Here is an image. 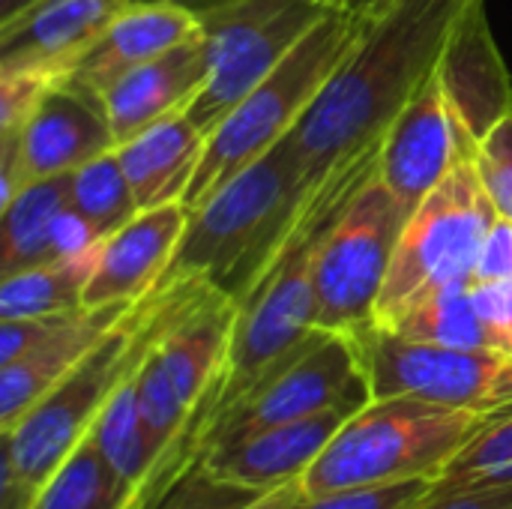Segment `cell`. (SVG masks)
Masks as SVG:
<instances>
[{"mask_svg": "<svg viewBox=\"0 0 512 509\" xmlns=\"http://www.w3.org/2000/svg\"><path fill=\"white\" fill-rule=\"evenodd\" d=\"M512 486V405L495 411L483 429L456 453L429 495Z\"/></svg>", "mask_w": 512, "mask_h": 509, "instance_id": "83f0119b", "label": "cell"}, {"mask_svg": "<svg viewBox=\"0 0 512 509\" xmlns=\"http://www.w3.org/2000/svg\"><path fill=\"white\" fill-rule=\"evenodd\" d=\"M378 153L381 144L336 168L309 192L279 255L270 261L258 285L237 303V321L210 417L228 408L237 396H243L321 333L315 324L318 249L342 210L378 171Z\"/></svg>", "mask_w": 512, "mask_h": 509, "instance_id": "7a4b0ae2", "label": "cell"}, {"mask_svg": "<svg viewBox=\"0 0 512 509\" xmlns=\"http://www.w3.org/2000/svg\"><path fill=\"white\" fill-rule=\"evenodd\" d=\"M198 33L201 21L183 9L165 3H129L78 54V60L66 69L60 81L102 99V93L114 81Z\"/></svg>", "mask_w": 512, "mask_h": 509, "instance_id": "ac0fdd59", "label": "cell"}, {"mask_svg": "<svg viewBox=\"0 0 512 509\" xmlns=\"http://www.w3.org/2000/svg\"><path fill=\"white\" fill-rule=\"evenodd\" d=\"M99 453L108 459V465L120 474L123 483L135 489V507L144 492V486L153 480L156 468L162 465V456L156 453L138 411L135 396V372L120 384V390L108 399L102 414L87 432Z\"/></svg>", "mask_w": 512, "mask_h": 509, "instance_id": "d4e9b609", "label": "cell"}, {"mask_svg": "<svg viewBox=\"0 0 512 509\" xmlns=\"http://www.w3.org/2000/svg\"><path fill=\"white\" fill-rule=\"evenodd\" d=\"M117 147L99 96L57 81L18 135L0 138V207L27 183L72 174Z\"/></svg>", "mask_w": 512, "mask_h": 509, "instance_id": "4fadbf2b", "label": "cell"}, {"mask_svg": "<svg viewBox=\"0 0 512 509\" xmlns=\"http://www.w3.org/2000/svg\"><path fill=\"white\" fill-rule=\"evenodd\" d=\"M69 204L84 219H90L102 237H111L117 228L141 213L132 183L120 165L117 147L69 174Z\"/></svg>", "mask_w": 512, "mask_h": 509, "instance_id": "f1b7e54d", "label": "cell"}, {"mask_svg": "<svg viewBox=\"0 0 512 509\" xmlns=\"http://www.w3.org/2000/svg\"><path fill=\"white\" fill-rule=\"evenodd\" d=\"M474 165L498 216L512 222V111L480 138Z\"/></svg>", "mask_w": 512, "mask_h": 509, "instance_id": "4dcf8cb0", "label": "cell"}, {"mask_svg": "<svg viewBox=\"0 0 512 509\" xmlns=\"http://www.w3.org/2000/svg\"><path fill=\"white\" fill-rule=\"evenodd\" d=\"M72 315V312H69ZM66 315H48V318H0V366L24 357L33 351L42 339L51 336V330Z\"/></svg>", "mask_w": 512, "mask_h": 509, "instance_id": "836d02e7", "label": "cell"}, {"mask_svg": "<svg viewBox=\"0 0 512 509\" xmlns=\"http://www.w3.org/2000/svg\"><path fill=\"white\" fill-rule=\"evenodd\" d=\"M300 495H303L300 483H288V486H279V489H270V492H258V495L246 498L240 507L234 509H294Z\"/></svg>", "mask_w": 512, "mask_h": 509, "instance_id": "74e56055", "label": "cell"}, {"mask_svg": "<svg viewBox=\"0 0 512 509\" xmlns=\"http://www.w3.org/2000/svg\"><path fill=\"white\" fill-rule=\"evenodd\" d=\"M63 207H69V174L33 180L0 207V276L51 261V228Z\"/></svg>", "mask_w": 512, "mask_h": 509, "instance_id": "cb8c5ba5", "label": "cell"}, {"mask_svg": "<svg viewBox=\"0 0 512 509\" xmlns=\"http://www.w3.org/2000/svg\"><path fill=\"white\" fill-rule=\"evenodd\" d=\"M57 81L39 69H0V138L18 135Z\"/></svg>", "mask_w": 512, "mask_h": 509, "instance_id": "1f68e13d", "label": "cell"}, {"mask_svg": "<svg viewBox=\"0 0 512 509\" xmlns=\"http://www.w3.org/2000/svg\"><path fill=\"white\" fill-rule=\"evenodd\" d=\"M438 78L450 105L456 108L465 129L477 138V144L512 111L510 75L492 39L483 0H474L459 18L438 63Z\"/></svg>", "mask_w": 512, "mask_h": 509, "instance_id": "ffe728a7", "label": "cell"}, {"mask_svg": "<svg viewBox=\"0 0 512 509\" xmlns=\"http://www.w3.org/2000/svg\"><path fill=\"white\" fill-rule=\"evenodd\" d=\"M498 276H512V222L504 216L495 219L483 243L474 279H498Z\"/></svg>", "mask_w": 512, "mask_h": 509, "instance_id": "d590c367", "label": "cell"}, {"mask_svg": "<svg viewBox=\"0 0 512 509\" xmlns=\"http://www.w3.org/2000/svg\"><path fill=\"white\" fill-rule=\"evenodd\" d=\"M369 381L363 375L354 336L321 330L306 348L264 375L255 387L237 396L204 426L201 453L213 444H228L264 432L270 426L294 423L345 402H369Z\"/></svg>", "mask_w": 512, "mask_h": 509, "instance_id": "8fae6325", "label": "cell"}, {"mask_svg": "<svg viewBox=\"0 0 512 509\" xmlns=\"http://www.w3.org/2000/svg\"><path fill=\"white\" fill-rule=\"evenodd\" d=\"M495 219L498 210L474 159L462 162L411 210L378 297L375 327H390L402 312L438 288L474 282Z\"/></svg>", "mask_w": 512, "mask_h": 509, "instance_id": "ba28073f", "label": "cell"}, {"mask_svg": "<svg viewBox=\"0 0 512 509\" xmlns=\"http://www.w3.org/2000/svg\"><path fill=\"white\" fill-rule=\"evenodd\" d=\"M411 210L375 171L327 231L315 264V324L327 333L357 336L375 327L402 228Z\"/></svg>", "mask_w": 512, "mask_h": 509, "instance_id": "30bf717a", "label": "cell"}, {"mask_svg": "<svg viewBox=\"0 0 512 509\" xmlns=\"http://www.w3.org/2000/svg\"><path fill=\"white\" fill-rule=\"evenodd\" d=\"M135 0H33L0 21V69L63 78L78 54Z\"/></svg>", "mask_w": 512, "mask_h": 509, "instance_id": "2e32d148", "label": "cell"}, {"mask_svg": "<svg viewBox=\"0 0 512 509\" xmlns=\"http://www.w3.org/2000/svg\"><path fill=\"white\" fill-rule=\"evenodd\" d=\"M330 3L345 9V12H351V15H357V18H372V15L384 12L396 0H330Z\"/></svg>", "mask_w": 512, "mask_h": 509, "instance_id": "ab89813d", "label": "cell"}, {"mask_svg": "<svg viewBox=\"0 0 512 509\" xmlns=\"http://www.w3.org/2000/svg\"><path fill=\"white\" fill-rule=\"evenodd\" d=\"M510 354H512V333H510Z\"/></svg>", "mask_w": 512, "mask_h": 509, "instance_id": "b9f144b4", "label": "cell"}, {"mask_svg": "<svg viewBox=\"0 0 512 509\" xmlns=\"http://www.w3.org/2000/svg\"><path fill=\"white\" fill-rule=\"evenodd\" d=\"M186 222V204H165L141 210L135 219L105 237L84 288V309L138 303L147 297L174 258Z\"/></svg>", "mask_w": 512, "mask_h": 509, "instance_id": "e0dca14e", "label": "cell"}, {"mask_svg": "<svg viewBox=\"0 0 512 509\" xmlns=\"http://www.w3.org/2000/svg\"><path fill=\"white\" fill-rule=\"evenodd\" d=\"M204 150L207 135L189 120L186 111H177L117 144L120 165L141 210L183 204L201 168Z\"/></svg>", "mask_w": 512, "mask_h": 509, "instance_id": "7402d4cb", "label": "cell"}, {"mask_svg": "<svg viewBox=\"0 0 512 509\" xmlns=\"http://www.w3.org/2000/svg\"><path fill=\"white\" fill-rule=\"evenodd\" d=\"M33 509H135V489L87 435L39 486Z\"/></svg>", "mask_w": 512, "mask_h": 509, "instance_id": "484cf974", "label": "cell"}, {"mask_svg": "<svg viewBox=\"0 0 512 509\" xmlns=\"http://www.w3.org/2000/svg\"><path fill=\"white\" fill-rule=\"evenodd\" d=\"M489 417L417 396L369 399L306 471L300 489L321 495L348 486L438 480Z\"/></svg>", "mask_w": 512, "mask_h": 509, "instance_id": "5b68a950", "label": "cell"}, {"mask_svg": "<svg viewBox=\"0 0 512 509\" xmlns=\"http://www.w3.org/2000/svg\"><path fill=\"white\" fill-rule=\"evenodd\" d=\"M474 0H396L366 27L288 144L312 186L381 144L390 123L435 75L444 48Z\"/></svg>", "mask_w": 512, "mask_h": 509, "instance_id": "6da1fadb", "label": "cell"}, {"mask_svg": "<svg viewBox=\"0 0 512 509\" xmlns=\"http://www.w3.org/2000/svg\"><path fill=\"white\" fill-rule=\"evenodd\" d=\"M354 342L372 399L417 396L477 414L512 405V354L411 342L381 327L357 333Z\"/></svg>", "mask_w": 512, "mask_h": 509, "instance_id": "7c38bea8", "label": "cell"}, {"mask_svg": "<svg viewBox=\"0 0 512 509\" xmlns=\"http://www.w3.org/2000/svg\"><path fill=\"white\" fill-rule=\"evenodd\" d=\"M474 303L486 324L507 342L510 354V333H512V276H498V279H474L471 282Z\"/></svg>", "mask_w": 512, "mask_h": 509, "instance_id": "e575fe53", "label": "cell"}, {"mask_svg": "<svg viewBox=\"0 0 512 509\" xmlns=\"http://www.w3.org/2000/svg\"><path fill=\"white\" fill-rule=\"evenodd\" d=\"M363 27L366 18L330 6L306 39L207 135L201 168L183 201L186 210L204 204L243 168L291 135L336 66L354 48Z\"/></svg>", "mask_w": 512, "mask_h": 509, "instance_id": "8992f818", "label": "cell"}, {"mask_svg": "<svg viewBox=\"0 0 512 509\" xmlns=\"http://www.w3.org/2000/svg\"><path fill=\"white\" fill-rule=\"evenodd\" d=\"M96 258L48 261L0 276V318H48L84 309V288Z\"/></svg>", "mask_w": 512, "mask_h": 509, "instance_id": "4316f807", "label": "cell"}, {"mask_svg": "<svg viewBox=\"0 0 512 509\" xmlns=\"http://www.w3.org/2000/svg\"><path fill=\"white\" fill-rule=\"evenodd\" d=\"M234 321L237 303L219 288L204 285L135 369L141 423L162 462L198 417L213 414Z\"/></svg>", "mask_w": 512, "mask_h": 509, "instance_id": "52a82bcc", "label": "cell"}, {"mask_svg": "<svg viewBox=\"0 0 512 509\" xmlns=\"http://www.w3.org/2000/svg\"><path fill=\"white\" fill-rule=\"evenodd\" d=\"M132 306L135 303L78 309L66 315L33 351L0 366V432H9L39 399H45L126 318Z\"/></svg>", "mask_w": 512, "mask_h": 509, "instance_id": "d6986e66", "label": "cell"}, {"mask_svg": "<svg viewBox=\"0 0 512 509\" xmlns=\"http://www.w3.org/2000/svg\"><path fill=\"white\" fill-rule=\"evenodd\" d=\"M135 3H165V6H174V9H183L189 15H195L198 21L210 12H219L231 3H240V0H135Z\"/></svg>", "mask_w": 512, "mask_h": 509, "instance_id": "f35d334b", "label": "cell"}, {"mask_svg": "<svg viewBox=\"0 0 512 509\" xmlns=\"http://www.w3.org/2000/svg\"><path fill=\"white\" fill-rule=\"evenodd\" d=\"M417 509H512V486L429 495Z\"/></svg>", "mask_w": 512, "mask_h": 509, "instance_id": "8d00e7d4", "label": "cell"}, {"mask_svg": "<svg viewBox=\"0 0 512 509\" xmlns=\"http://www.w3.org/2000/svg\"><path fill=\"white\" fill-rule=\"evenodd\" d=\"M330 0H240L201 18L207 81L186 108L210 135L330 12Z\"/></svg>", "mask_w": 512, "mask_h": 509, "instance_id": "9c48e42d", "label": "cell"}, {"mask_svg": "<svg viewBox=\"0 0 512 509\" xmlns=\"http://www.w3.org/2000/svg\"><path fill=\"white\" fill-rule=\"evenodd\" d=\"M105 237L93 228L90 219H84L72 204L63 207V213L54 219L51 228V261H87L96 258Z\"/></svg>", "mask_w": 512, "mask_h": 509, "instance_id": "d6a6232c", "label": "cell"}, {"mask_svg": "<svg viewBox=\"0 0 512 509\" xmlns=\"http://www.w3.org/2000/svg\"><path fill=\"white\" fill-rule=\"evenodd\" d=\"M363 405L366 402H345L294 423L270 426L240 441L213 444L201 453L198 465L210 480L249 495L300 483L336 432L348 423V417H354Z\"/></svg>", "mask_w": 512, "mask_h": 509, "instance_id": "9a60e30c", "label": "cell"}, {"mask_svg": "<svg viewBox=\"0 0 512 509\" xmlns=\"http://www.w3.org/2000/svg\"><path fill=\"white\" fill-rule=\"evenodd\" d=\"M477 156V138L465 129L435 75L414 93L381 138L378 174L384 186L414 210L462 162Z\"/></svg>", "mask_w": 512, "mask_h": 509, "instance_id": "5bb4252c", "label": "cell"}, {"mask_svg": "<svg viewBox=\"0 0 512 509\" xmlns=\"http://www.w3.org/2000/svg\"><path fill=\"white\" fill-rule=\"evenodd\" d=\"M381 330H390L411 342H426V345H441V348L507 354V342L480 315L471 282H456V285L426 294L408 312H402L390 327H381Z\"/></svg>", "mask_w": 512, "mask_h": 509, "instance_id": "603a6c76", "label": "cell"}, {"mask_svg": "<svg viewBox=\"0 0 512 509\" xmlns=\"http://www.w3.org/2000/svg\"><path fill=\"white\" fill-rule=\"evenodd\" d=\"M435 480H402L375 486H348L321 495H300L294 509H417Z\"/></svg>", "mask_w": 512, "mask_h": 509, "instance_id": "f546056e", "label": "cell"}, {"mask_svg": "<svg viewBox=\"0 0 512 509\" xmlns=\"http://www.w3.org/2000/svg\"><path fill=\"white\" fill-rule=\"evenodd\" d=\"M204 285L210 282H180L141 297L45 399L3 432V468L39 492L57 465L87 438L108 399L141 366L153 342Z\"/></svg>", "mask_w": 512, "mask_h": 509, "instance_id": "277c9868", "label": "cell"}, {"mask_svg": "<svg viewBox=\"0 0 512 509\" xmlns=\"http://www.w3.org/2000/svg\"><path fill=\"white\" fill-rule=\"evenodd\" d=\"M33 0H0V21H9L12 15H18L24 6H30Z\"/></svg>", "mask_w": 512, "mask_h": 509, "instance_id": "60d3db41", "label": "cell"}, {"mask_svg": "<svg viewBox=\"0 0 512 509\" xmlns=\"http://www.w3.org/2000/svg\"><path fill=\"white\" fill-rule=\"evenodd\" d=\"M207 81V48L201 33L147 60L102 93L117 144L147 126L186 111Z\"/></svg>", "mask_w": 512, "mask_h": 509, "instance_id": "44dd1931", "label": "cell"}, {"mask_svg": "<svg viewBox=\"0 0 512 509\" xmlns=\"http://www.w3.org/2000/svg\"><path fill=\"white\" fill-rule=\"evenodd\" d=\"M312 189L297 150L285 138L189 210L180 246L153 288L210 282L240 303L279 255Z\"/></svg>", "mask_w": 512, "mask_h": 509, "instance_id": "3957f363", "label": "cell"}]
</instances>
